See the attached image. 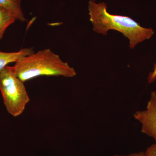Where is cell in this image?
<instances>
[{
  "label": "cell",
  "instance_id": "obj_3",
  "mask_svg": "<svg viewBox=\"0 0 156 156\" xmlns=\"http://www.w3.org/2000/svg\"><path fill=\"white\" fill-rule=\"evenodd\" d=\"M24 83L16 76L13 66H7L0 72V91L4 105L13 117L22 114L30 100Z\"/></svg>",
  "mask_w": 156,
  "mask_h": 156
},
{
  "label": "cell",
  "instance_id": "obj_9",
  "mask_svg": "<svg viewBox=\"0 0 156 156\" xmlns=\"http://www.w3.org/2000/svg\"><path fill=\"white\" fill-rule=\"evenodd\" d=\"M156 80V63L154 65L153 70L149 74L147 80L149 83H152Z\"/></svg>",
  "mask_w": 156,
  "mask_h": 156
},
{
  "label": "cell",
  "instance_id": "obj_5",
  "mask_svg": "<svg viewBox=\"0 0 156 156\" xmlns=\"http://www.w3.org/2000/svg\"><path fill=\"white\" fill-rule=\"evenodd\" d=\"M34 53L32 48H23L17 52H4L0 51V72L8 64L16 62L23 57Z\"/></svg>",
  "mask_w": 156,
  "mask_h": 156
},
{
  "label": "cell",
  "instance_id": "obj_1",
  "mask_svg": "<svg viewBox=\"0 0 156 156\" xmlns=\"http://www.w3.org/2000/svg\"><path fill=\"white\" fill-rule=\"evenodd\" d=\"M88 10L94 31L104 36L111 30L119 32L129 39L130 49H134L136 45L150 39L154 34L152 29L143 27L131 17L110 14L105 3L97 4L94 0H90Z\"/></svg>",
  "mask_w": 156,
  "mask_h": 156
},
{
  "label": "cell",
  "instance_id": "obj_2",
  "mask_svg": "<svg viewBox=\"0 0 156 156\" xmlns=\"http://www.w3.org/2000/svg\"><path fill=\"white\" fill-rule=\"evenodd\" d=\"M13 67L16 76L23 82L41 76L73 78L76 75L73 68L50 49L25 56Z\"/></svg>",
  "mask_w": 156,
  "mask_h": 156
},
{
  "label": "cell",
  "instance_id": "obj_4",
  "mask_svg": "<svg viewBox=\"0 0 156 156\" xmlns=\"http://www.w3.org/2000/svg\"><path fill=\"white\" fill-rule=\"evenodd\" d=\"M134 117L141 124V132L153 138L156 144V91L151 92L146 109L135 112Z\"/></svg>",
  "mask_w": 156,
  "mask_h": 156
},
{
  "label": "cell",
  "instance_id": "obj_7",
  "mask_svg": "<svg viewBox=\"0 0 156 156\" xmlns=\"http://www.w3.org/2000/svg\"><path fill=\"white\" fill-rule=\"evenodd\" d=\"M16 20V17L10 11L0 7V41L7 28Z\"/></svg>",
  "mask_w": 156,
  "mask_h": 156
},
{
  "label": "cell",
  "instance_id": "obj_6",
  "mask_svg": "<svg viewBox=\"0 0 156 156\" xmlns=\"http://www.w3.org/2000/svg\"><path fill=\"white\" fill-rule=\"evenodd\" d=\"M22 0H0V7L10 11L17 20L25 22L26 19L21 8Z\"/></svg>",
  "mask_w": 156,
  "mask_h": 156
},
{
  "label": "cell",
  "instance_id": "obj_10",
  "mask_svg": "<svg viewBox=\"0 0 156 156\" xmlns=\"http://www.w3.org/2000/svg\"><path fill=\"white\" fill-rule=\"evenodd\" d=\"M112 156H146L145 153L144 151H140L139 152L131 153L128 155H121L115 154Z\"/></svg>",
  "mask_w": 156,
  "mask_h": 156
},
{
  "label": "cell",
  "instance_id": "obj_8",
  "mask_svg": "<svg viewBox=\"0 0 156 156\" xmlns=\"http://www.w3.org/2000/svg\"><path fill=\"white\" fill-rule=\"evenodd\" d=\"M144 153L146 156H156V144L148 147Z\"/></svg>",
  "mask_w": 156,
  "mask_h": 156
}]
</instances>
